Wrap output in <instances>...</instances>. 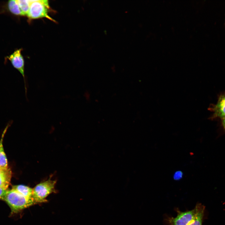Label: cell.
<instances>
[{
	"instance_id": "cell-1",
	"label": "cell",
	"mask_w": 225,
	"mask_h": 225,
	"mask_svg": "<svg viewBox=\"0 0 225 225\" xmlns=\"http://www.w3.org/2000/svg\"><path fill=\"white\" fill-rule=\"evenodd\" d=\"M3 200L9 206L12 214L35 204L33 199H28L12 189L7 190Z\"/></svg>"
},
{
	"instance_id": "cell-2",
	"label": "cell",
	"mask_w": 225,
	"mask_h": 225,
	"mask_svg": "<svg viewBox=\"0 0 225 225\" xmlns=\"http://www.w3.org/2000/svg\"><path fill=\"white\" fill-rule=\"evenodd\" d=\"M51 177L47 180L41 182L32 188V198L35 203L47 202L46 198L50 194L55 193L56 180H51Z\"/></svg>"
},
{
	"instance_id": "cell-3",
	"label": "cell",
	"mask_w": 225,
	"mask_h": 225,
	"mask_svg": "<svg viewBox=\"0 0 225 225\" xmlns=\"http://www.w3.org/2000/svg\"><path fill=\"white\" fill-rule=\"evenodd\" d=\"M49 8L48 0H30V8L27 16L30 19L46 18L55 22L48 14Z\"/></svg>"
},
{
	"instance_id": "cell-4",
	"label": "cell",
	"mask_w": 225,
	"mask_h": 225,
	"mask_svg": "<svg viewBox=\"0 0 225 225\" xmlns=\"http://www.w3.org/2000/svg\"><path fill=\"white\" fill-rule=\"evenodd\" d=\"M177 214L175 217L167 215H164V225H188L194 217L197 211V206L190 210L182 212L178 208H175Z\"/></svg>"
},
{
	"instance_id": "cell-5",
	"label": "cell",
	"mask_w": 225,
	"mask_h": 225,
	"mask_svg": "<svg viewBox=\"0 0 225 225\" xmlns=\"http://www.w3.org/2000/svg\"><path fill=\"white\" fill-rule=\"evenodd\" d=\"M22 49L20 48L14 51L13 53L7 57V58L11 62L13 66L21 73L23 77L26 93L27 88L24 74V61L21 54Z\"/></svg>"
},
{
	"instance_id": "cell-6",
	"label": "cell",
	"mask_w": 225,
	"mask_h": 225,
	"mask_svg": "<svg viewBox=\"0 0 225 225\" xmlns=\"http://www.w3.org/2000/svg\"><path fill=\"white\" fill-rule=\"evenodd\" d=\"M210 110L213 113L210 118L213 119L217 118L220 119L225 117V94L221 95L219 97L217 103L212 105L209 108Z\"/></svg>"
},
{
	"instance_id": "cell-7",
	"label": "cell",
	"mask_w": 225,
	"mask_h": 225,
	"mask_svg": "<svg viewBox=\"0 0 225 225\" xmlns=\"http://www.w3.org/2000/svg\"><path fill=\"white\" fill-rule=\"evenodd\" d=\"M12 175V171L9 168L0 166V188L7 190L10 183Z\"/></svg>"
},
{
	"instance_id": "cell-8",
	"label": "cell",
	"mask_w": 225,
	"mask_h": 225,
	"mask_svg": "<svg viewBox=\"0 0 225 225\" xmlns=\"http://www.w3.org/2000/svg\"><path fill=\"white\" fill-rule=\"evenodd\" d=\"M197 212L193 219L188 225H202L204 217L205 207L200 203L196 204Z\"/></svg>"
},
{
	"instance_id": "cell-9",
	"label": "cell",
	"mask_w": 225,
	"mask_h": 225,
	"mask_svg": "<svg viewBox=\"0 0 225 225\" xmlns=\"http://www.w3.org/2000/svg\"><path fill=\"white\" fill-rule=\"evenodd\" d=\"M12 189L28 199H33L32 188L29 187L24 185H19L13 186Z\"/></svg>"
},
{
	"instance_id": "cell-10",
	"label": "cell",
	"mask_w": 225,
	"mask_h": 225,
	"mask_svg": "<svg viewBox=\"0 0 225 225\" xmlns=\"http://www.w3.org/2000/svg\"><path fill=\"white\" fill-rule=\"evenodd\" d=\"M8 128V126H7L4 130L0 141V166L1 167H8V160L4 151L3 145L4 136Z\"/></svg>"
},
{
	"instance_id": "cell-11",
	"label": "cell",
	"mask_w": 225,
	"mask_h": 225,
	"mask_svg": "<svg viewBox=\"0 0 225 225\" xmlns=\"http://www.w3.org/2000/svg\"><path fill=\"white\" fill-rule=\"evenodd\" d=\"M8 7L10 12L13 14L16 15L23 16L17 0H12L8 1Z\"/></svg>"
},
{
	"instance_id": "cell-12",
	"label": "cell",
	"mask_w": 225,
	"mask_h": 225,
	"mask_svg": "<svg viewBox=\"0 0 225 225\" xmlns=\"http://www.w3.org/2000/svg\"><path fill=\"white\" fill-rule=\"evenodd\" d=\"M23 16H27L30 8V0H17Z\"/></svg>"
},
{
	"instance_id": "cell-13",
	"label": "cell",
	"mask_w": 225,
	"mask_h": 225,
	"mask_svg": "<svg viewBox=\"0 0 225 225\" xmlns=\"http://www.w3.org/2000/svg\"><path fill=\"white\" fill-rule=\"evenodd\" d=\"M183 173L180 171H178L175 172L173 178L175 180H178L181 179L183 176Z\"/></svg>"
},
{
	"instance_id": "cell-14",
	"label": "cell",
	"mask_w": 225,
	"mask_h": 225,
	"mask_svg": "<svg viewBox=\"0 0 225 225\" xmlns=\"http://www.w3.org/2000/svg\"><path fill=\"white\" fill-rule=\"evenodd\" d=\"M7 190H5L0 188V199L3 200Z\"/></svg>"
},
{
	"instance_id": "cell-15",
	"label": "cell",
	"mask_w": 225,
	"mask_h": 225,
	"mask_svg": "<svg viewBox=\"0 0 225 225\" xmlns=\"http://www.w3.org/2000/svg\"><path fill=\"white\" fill-rule=\"evenodd\" d=\"M221 125L224 131H225V117L221 118Z\"/></svg>"
}]
</instances>
